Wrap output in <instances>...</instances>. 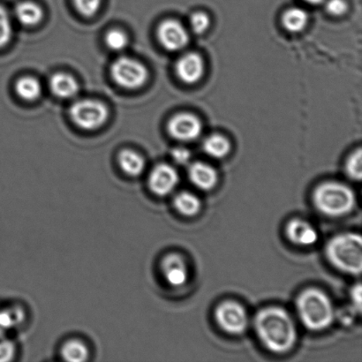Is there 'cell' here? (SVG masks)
Masks as SVG:
<instances>
[{"instance_id":"cell-1","label":"cell","mask_w":362,"mask_h":362,"mask_svg":"<svg viewBox=\"0 0 362 362\" xmlns=\"http://www.w3.org/2000/svg\"><path fill=\"white\" fill-rule=\"evenodd\" d=\"M254 328L267 349L285 354L292 349L297 341V330L291 316L278 306H268L257 313Z\"/></svg>"},{"instance_id":"cell-2","label":"cell","mask_w":362,"mask_h":362,"mask_svg":"<svg viewBox=\"0 0 362 362\" xmlns=\"http://www.w3.org/2000/svg\"><path fill=\"white\" fill-rule=\"evenodd\" d=\"M296 308L302 323L316 332L328 328L335 316L332 301L319 289L310 288L302 292Z\"/></svg>"},{"instance_id":"cell-3","label":"cell","mask_w":362,"mask_h":362,"mask_svg":"<svg viewBox=\"0 0 362 362\" xmlns=\"http://www.w3.org/2000/svg\"><path fill=\"white\" fill-rule=\"evenodd\" d=\"M326 256L340 271L360 275L362 271V240L356 233L333 237L326 247Z\"/></svg>"},{"instance_id":"cell-4","label":"cell","mask_w":362,"mask_h":362,"mask_svg":"<svg viewBox=\"0 0 362 362\" xmlns=\"http://www.w3.org/2000/svg\"><path fill=\"white\" fill-rule=\"evenodd\" d=\"M313 201L316 209L324 215L341 216L353 210L355 195L347 186L339 182H326L313 192Z\"/></svg>"},{"instance_id":"cell-5","label":"cell","mask_w":362,"mask_h":362,"mask_svg":"<svg viewBox=\"0 0 362 362\" xmlns=\"http://www.w3.org/2000/svg\"><path fill=\"white\" fill-rule=\"evenodd\" d=\"M70 116L72 122L81 129L94 130L105 123L108 118V110L102 103L84 99L71 106Z\"/></svg>"},{"instance_id":"cell-6","label":"cell","mask_w":362,"mask_h":362,"mask_svg":"<svg viewBox=\"0 0 362 362\" xmlns=\"http://www.w3.org/2000/svg\"><path fill=\"white\" fill-rule=\"evenodd\" d=\"M111 72L117 84L130 89L141 87L149 77L147 68L141 62L129 57L118 58L112 64Z\"/></svg>"},{"instance_id":"cell-7","label":"cell","mask_w":362,"mask_h":362,"mask_svg":"<svg viewBox=\"0 0 362 362\" xmlns=\"http://www.w3.org/2000/svg\"><path fill=\"white\" fill-rule=\"evenodd\" d=\"M216 323L225 332L235 334L243 333L248 325V316L243 306L235 302L221 303L215 311Z\"/></svg>"},{"instance_id":"cell-8","label":"cell","mask_w":362,"mask_h":362,"mask_svg":"<svg viewBox=\"0 0 362 362\" xmlns=\"http://www.w3.org/2000/svg\"><path fill=\"white\" fill-rule=\"evenodd\" d=\"M168 130L175 139L183 141H194L202 132V124L189 113H181L174 117L168 124Z\"/></svg>"},{"instance_id":"cell-9","label":"cell","mask_w":362,"mask_h":362,"mask_svg":"<svg viewBox=\"0 0 362 362\" xmlns=\"http://www.w3.org/2000/svg\"><path fill=\"white\" fill-rule=\"evenodd\" d=\"M158 39L165 49L175 51L182 49L188 43V34L177 20H168L160 24L157 31Z\"/></svg>"},{"instance_id":"cell-10","label":"cell","mask_w":362,"mask_h":362,"mask_svg":"<svg viewBox=\"0 0 362 362\" xmlns=\"http://www.w3.org/2000/svg\"><path fill=\"white\" fill-rule=\"evenodd\" d=\"M179 183V175L174 167L160 164L150 176L149 186L155 195L165 196L174 190Z\"/></svg>"},{"instance_id":"cell-11","label":"cell","mask_w":362,"mask_h":362,"mask_svg":"<svg viewBox=\"0 0 362 362\" xmlns=\"http://www.w3.org/2000/svg\"><path fill=\"white\" fill-rule=\"evenodd\" d=\"M176 72L182 82L188 84H195L205 72V63L198 54L188 53L179 58L176 65Z\"/></svg>"},{"instance_id":"cell-12","label":"cell","mask_w":362,"mask_h":362,"mask_svg":"<svg viewBox=\"0 0 362 362\" xmlns=\"http://www.w3.org/2000/svg\"><path fill=\"white\" fill-rule=\"evenodd\" d=\"M161 268L165 280L171 285L179 287L187 283L188 278L187 264L183 258L179 254H169L163 260Z\"/></svg>"},{"instance_id":"cell-13","label":"cell","mask_w":362,"mask_h":362,"mask_svg":"<svg viewBox=\"0 0 362 362\" xmlns=\"http://www.w3.org/2000/svg\"><path fill=\"white\" fill-rule=\"evenodd\" d=\"M286 236L292 243L302 247L313 246L318 240V233L308 222L292 219L285 228Z\"/></svg>"},{"instance_id":"cell-14","label":"cell","mask_w":362,"mask_h":362,"mask_svg":"<svg viewBox=\"0 0 362 362\" xmlns=\"http://www.w3.org/2000/svg\"><path fill=\"white\" fill-rule=\"evenodd\" d=\"M189 179L196 188L202 190H210L216 187L219 176H217L215 169L210 165L200 163L192 164L188 170Z\"/></svg>"},{"instance_id":"cell-15","label":"cell","mask_w":362,"mask_h":362,"mask_svg":"<svg viewBox=\"0 0 362 362\" xmlns=\"http://www.w3.org/2000/svg\"><path fill=\"white\" fill-rule=\"evenodd\" d=\"M51 91L60 98H72L77 95L79 84L70 75L58 72L50 82Z\"/></svg>"},{"instance_id":"cell-16","label":"cell","mask_w":362,"mask_h":362,"mask_svg":"<svg viewBox=\"0 0 362 362\" xmlns=\"http://www.w3.org/2000/svg\"><path fill=\"white\" fill-rule=\"evenodd\" d=\"M15 15L19 22L24 26L37 25L43 19V10L33 2L20 3L15 8Z\"/></svg>"},{"instance_id":"cell-17","label":"cell","mask_w":362,"mask_h":362,"mask_svg":"<svg viewBox=\"0 0 362 362\" xmlns=\"http://www.w3.org/2000/svg\"><path fill=\"white\" fill-rule=\"evenodd\" d=\"M119 164L125 174L133 177L143 174L145 167L143 158L130 150H123L119 154Z\"/></svg>"},{"instance_id":"cell-18","label":"cell","mask_w":362,"mask_h":362,"mask_svg":"<svg viewBox=\"0 0 362 362\" xmlns=\"http://www.w3.org/2000/svg\"><path fill=\"white\" fill-rule=\"evenodd\" d=\"M174 206L181 215L187 216H195L202 208L200 199L189 192H181L174 198Z\"/></svg>"},{"instance_id":"cell-19","label":"cell","mask_w":362,"mask_h":362,"mask_svg":"<svg viewBox=\"0 0 362 362\" xmlns=\"http://www.w3.org/2000/svg\"><path fill=\"white\" fill-rule=\"evenodd\" d=\"M203 150L210 157L222 158L229 153L230 143L226 138L219 134H213L203 141Z\"/></svg>"},{"instance_id":"cell-20","label":"cell","mask_w":362,"mask_h":362,"mask_svg":"<svg viewBox=\"0 0 362 362\" xmlns=\"http://www.w3.org/2000/svg\"><path fill=\"white\" fill-rule=\"evenodd\" d=\"M15 88L17 94L27 101H34L39 98L42 93V87H41L39 81L33 77L20 78L17 82Z\"/></svg>"},{"instance_id":"cell-21","label":"cell","mask_w":362,"mask_h":362,"mask_svg":"<svg viewBox=\"0 0 362 362\" xmlns=\"http://www.w3.org/2000/svg\"><path fill=\"white\" fill-rule=\"evenodd\" d=\"M61 355L65 361L82 362L87 360L89 351L84 343L78 340H71L62 347Z\"/></svg>"},{"instance_id":"cell-22","label":"cell","mask_w":362,"mask_h":362,"mask_svg":"<svg viewBox=\"0 0 362 362\" xmlns=\"http://www.w3.org/2000/svg\"><path fill=\"white\" fill-rule=\"evenodd\" d=\"M308 22V13L301 8H292L283 16V24L291 32H299L304 29Z\"/></svg>"},{"instance_id":"cell-23","label":"cell","mask_w":362,"mask_h":362,"mask_svg":"<svg viewBox=\"0 0 362 362\" xmlns=\"http://www.w3.org/2000/svg\"><path fill=\"white\" fill-rule=\"evenodd\" d=\"M24 313L20 308L0 309V336L18 325L23 321Z\"/></svg>"},{"instance_id":"cell-24","label":"cell","mask_w":362,"mask_h":362,"mask_svg":"<svg viewBox=\"0 0 362 362\" xmlns=\"http://www.w3.org/2000/svg\"><path fill=\"white\" fill-rule=\"evenodd\" d=\"M12 34L11 19L6 10L0 6V48L6 46L9 43Z\"/></svg>"},{"instance_id":"cell-25","label":"cell","mask_w":362,"mask_h":362,"mask_svg":"<svg viewBox=\"0 0 362 362\" xmlns=\"http://www.w3.org/2000/svg\"><path fill=\"white\" fill-rule=\"evenodd\" d=\"M346 171L348 176L354 181H361L362 177L361 150H358L347 160Z\"/></svg>"},{"instance_id":"cell-26","label":"cell","mask_w":362,"mask_h":362,"mask_svg":"<svg viewBox=\"0 0 362 362\" xmlns=\"http://www.w3.org/2000/svg\"><path fill=\"white\" fill-rule=\"evenodd\" d=\"M107 46L113 51H119L125 49L129 44L127 34L120 30H112L106 34Z\"/></svg>"},{"instance_id":"cell-27","label":"cell","mask_w":362,"mask_h":362,"mask_svg":"<svg viewBox=\"0 0 362 362\" xmlns=\"http://www.w3.org/2000/svg\"><path fill=\"white\" fill-rule=\"evenodd\" d=\"M79 12L84 16L94 15L98 11L101 0H74Z\"/></svg>"},{"instance_id":"cell-28","label":"cell","mask_w":362,"mask_h":362,"mask_svg":"<svg viewBox=\"0 0 362 362\" xmlns=\"http://www.w3.org/2000/svg\"><path fill=\"white\" fill-rule=\"evenodd\" d=\"M190 24L195 33L202 34L208 29L209 19L205 13H195L191 16Z\"/></svg>"},{"instance_id":"cell-29","label":"cell","mask_w":362,"mask_h":362,"mask_svg":"<svg viewBox=\"0 0 362 362\" xmlns=\"http://www.w3.org/2000/svg\"><path fill=\"white\" fill-rule=\"evenodd\" d=\"M15 354L13 344L5 336H0V362L11 361Z\"/></svg>"},{"instance_id":"cell-30","label":"cell","mask_w":362,"mask_h":362,"mask_svg":"<svg viewBox=\"0 0 362 362\" xmlns=\"http://www.w3.org/2000/svg\"><path fill=\"white\" fill-rule=\"evenodd\" d=\"M326 9L330 15L340 16L346 13L347 6L344 0H329L327 2Z\"/></svg>"},{"instance_id":"cell-31","label":"cell","mask_w":362,"mask_h":362,"mask_svg":"<svg viewBox=\"0 0 362 362\" xmlns=\"http://www.w3.org/2000/svg\"><path fill=\"white\" fill-rule=\"evenodd\" d=\"M172 158L179 164H188L190 160V153L185 148H176L172 153Z\"/></svg>"},{"instance_id":"cell-32","label":"cell","mask_w":362,"mask_h":362,"mask_svg":"<svg viewBox=\"0 0 362 362\" xmlns=\"http://www.w3.org/2000/svg\"><path fill=\"white\" fill-rule=\"evenodd\" d=\"M361 285L360 284L355 286L351 292V301H353L355 309H357L358 313L361 311Z\"/></svg>"},{"instance_id":"cell-33","label":"cell","mask_w":362,"mask_h":362,"mask_svg":"<svg viewBox=\"0 0 362 362\" xmlns=\"http://www.w3.org/2000/svg\"><path fill=\"white\" fill-rule=\"evenodd\" d=\"M306 2L310 3V4L317 5L322 3L323 0H305Z\"/></svg>"}]
</instances>
